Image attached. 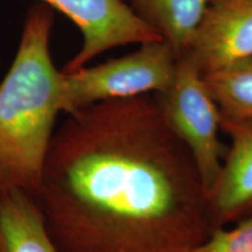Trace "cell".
Instances as JSON below:
<instances>
[{
    "label": "cell",
    "instance_id": "cell-7",
    "mask_svg": "<svg viewBox=\"0 0 252 252\" xmlns=\"http://www.w3.org/2000/svg\"><path fill=\"white\" fill-rule=\"evenodd\" d=\"M230 139L220 174L209 194L214 225L228 226L252 214V119L222 118Z\"/></svg>",
    "mask_w": 252,
    "mask_h": 252
},
{
    "label": "cell",
    "instance_id": "cell-1",
    "mask_svg": "<svg viewBox=\"0 0 252 252\" xmlns=\"http://www.w3.org/2000/svg\"><path fill=\"white\" fill-rule=\"evenodd\" d=\"M34 198L61 252H191L215 229L200 173L158 94L65 116Z\"/></svg>",
    "mask_w": 252,
    "mask_h": 252
},
{
    "label": "cell",
    "instance_id": "cell-3",
    "mask_svg": "<svg viewBox=\"0 0 252 252\" xmlns=\"http://www.w3.org/2000/svg\"><path fill=\"white\" fill-rule=\"evenodd\" d=\"M178 60L165 41L158 40L121 58L64 72L65 116L97 103L162 94L173 82Z\"/></svg>",
    "mask_w": 252,
    "mask_h": 252
},
{
    "label": "cell",
    "instance_id": "cell-11",
    "mask_svg": "<svg viewBox=\"0 0 252 252\" xmlns=\"http://www.w3.org/2000/svg\"><path fill=\"white\" fill-rule=\"evenodd\" d=\"M191 252H252V214L234 226H220Z\"/></svg>",
    "mask_w": 252,
    "mask_h": 252
},
{
    "label": "cell",
    "instance_id": "cell-5",
    "mask_svg": "<svg viewBox=\"0 0 252 252\" xmlns=\"http://www.w3.org/2000/svg\"><path fill=\"white\" fill-rule=\"evenodd\" d=\"M76 25L82 46L65 63V74L88 65L97 56L127 45L162 40L125 0H41Z\"/></svg>",
    "mask_w": 252,
    "mask_h": 252
},
{
    "label": "cell",
    "instance_id": "cell-8",
    "mask_svg": "<svg viewBox=\"0 0 252 252\" xmlns=\"http://www.w3.org/2000/svg\"><path fill=\"white\" fill-rule=\"evenodd\" d=\"M0 252H61L27 191L0 190Z\"/></svg>",
    "mask_w": 252,
    "mask_h": 252
},
{
    "label": "cell",
    "instance_id": "cell-4",
    "mask_svg": "<svg viewBox=\"0 0 252 252\" xmlns=\"http://www.w3.org/2000/svg\"><path fill=\"white\" fill-rule=\"evenodd\" d=\"M163 116L187 147L209 197L222 169V113L203 75L187 58L178 60L168 89L158 94Z\"/></svg>",
    "mask_w": 252,
    "mask_h": 252
},
{
    "label": "cell",
    "instance_id": "cell-9",
    "mask_svg": "<svg viewBox=\"0 0 252 252\" xmlns=\"http://www.w3.org/2000/svg\"><path fill=\"white\" fill-rule=\"evenodd\" d=\"M180 59L190 46L208 0H125Z\"/></svg>",
    "mask_w": 252,
    "mask_h": 252
},
{
    "label": "cell",
    "instance_id": "cell-10",
    "mask_svg": "<svg viewBox=\"0 0 252 252\" xmlns=\"http://www.w3.org/2000/svg\"><path fill=\"white\" fill-rule=\"evenodd\" d=\"M203 77L222 118L252 119V58Z\"/></svg>",
    "mask_w": 252,
    "mask_h": 252
},
{
    "label": "cell",
    "instance_id": "cell-6",
    "mask_svg": "<svg viewBox=\"0 0 252 252\" xmlns=\"http://www.w3.org/2000/svg\"><path fill=\"white\" fill-rule=\"evenodd\" d=\"M187 58L203 76L252 58V0H208Z\"/></svg>",
    "mask_w": 252,
    "mask_h": 252
},
{
    "label": "cell",
    "instance_id": "cell-2",
    "mask_svg": "<svg viewBox=\"0 0 252 252\" xmlns=\"http://www.w3.org/2000/svg\"><path fill=\"white\" fill-rule=\"evenodd\" d=\"M54 12L46 4L28 9L17 53L0 83V190L33 195L56 130L65 115V74L50 54Z\"/></svg>",
    "mask_w": 252,
    "mask_h": 252
}]
</instances>
